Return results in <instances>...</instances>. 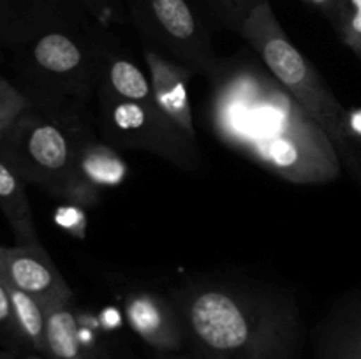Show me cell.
Listing matches in <instances>:
<instances>
[{
  "label": "cell",
  "mask_w": 361,
  "mask_h": 359,
  "mask_svg": "<svg viewBox=\"0 0 361 359\" xmlns=\"http://www.w3.org/2000/svg\"><path fill=\"white\" fill-rule=\"evenodd\" d=\"M126 7L141 44L157 49L194 74H210L219 56L207 21L190 0H126Z\"/></svg>",
  "instance_id": "52a82bcc"
},
{
  "label": "cell",
  "mask_w": 361,
  "mask_h": 359,
  "mask_svg": "<svg viewBox=\"0 0 361 359\" xmlns=\"http://www.w3.org/2000/svg\"><path fill=\"white\" fill-rule=\"evenodd\" d=\"M141 48H143L145 63H147L148 73H150L152 90H154L159 108L175 122V125L190 141L197 143L189 92H187V84H189L194 73L183 67L182 63L159 53L157 49L150 48V46L141 44Z\"/></svg>",
  "instance_id": "4fadbf2b"
},
{
  "label": "cell",
  "mask_w": 361,
  "mask_h": 359,
  "mask_svg": "<svg viewBox=\"0 0 361 359\" xmlns=\"http://www.w3.org/2000/svg\"><path fill=\"white\" fill-rule=\"evenodd\" d=\"M0 60H2V55H0Z\"/></svg>",
  "instance_id": "f1b7e54d"
},
{
  "label": "cell",
  "mask_w": 361,
  "mask_h": 359,
  "mask_svg": "<svg viewBox=\"0 0 361 359\" xmlns=\"http://www.w3.org/2000/svg\"><path fill=\"white\" fill-rule=\"evenodd\" d=\"M348 130L353 139L361 144V108L348 109Z\"/></svg>",
  "instance_id": "cb8c5ba5"
},
{
  "label": "cell",
  "mask_w": 361,
  "mask_h": 359,
  "mask_svg": "<svg viewBox=\"0 0 361 359\" xmlns=\"http://www.w3.org/2000/svg\"><path fill=\"white\" fill-rule=\"evenodd\" d=\"M101 83L123 99L159 106L155 101L154 90H152L150 80L126 53L118 51L111 41L106 49Z\"/></svg>",
  "instance_id": "2e32d148"
},
{
  "label": "cell",
  "mask_w": 361,
  "mask_h": 359,
  "mask_svg": "<svg viewBox=\"0 0 361 359\" xmlns=\"http://www.w3.org/2000/svg\"><path fill=\"white\" fill-rule=\"evenodd\" d=\"M90 359H111V358H109V355H104V354H97V355H94V358H90Z\"/></svg>",
  "instance_id": "83f0119b"
},
{
  "label": "cell",
  "mask_w": 361,
  "mask_h": 359,
  "mask_svg": "<svg viewBox=\"0 0 361 359\" xmlns=\"http://www.w3.org/2000/svg\"><path fill=\"white\" fill-rule=\"evenodd\" d=\"M28 108H30V101L25 92L0 76V115L14 122Z\"/></svg>",
  "instance_id": "44dd1931"
},
{
  "label": "cell",
  "mask_w": 361,
  "mask_h": 359,
  "mask_svg": "<svg viewBox=\"0 0 361 359\" xmlns=\"http://www.w3.org/2000/svg\"><path fill=\"white\" fill-rule=\"evenodd\" d=\"M0 277L13 287L34 296L42 306L73 301L69 284L41 243L0 245Z\"/></svg>",
  "instance_id": "9c48e42d"
},
{
  "label": "cell",
  "mask_w": 361,
  "mask_h": 359,
  "mask_svg": "<svg viewBox=\"0 0 361 359\" xmlns=\"http://www.w3.org/2000/svg\"><path fill=\"white\" fill-rule=\"evenodd\" d=\"M101 27L129 23L126 0H74Z\"/></svg>",
  "instance_id": "ffe728a7"
},
{
  "label": "cell",
  "mask_w": 361,
  "mask_h": 359,
  "mask_svg": "<svg viewBox=\"0 0 361 359\" xmlns=\"http://www.w3.org/2000/svg\"><path fill=\"white\" fill-rule=\"evenodd\" d=\"M187 352L201 359H303L309 340L289 289L247 277L192 278L169 292Z\"/></svg>",
  "instance_id": "7a4b0ae2"
},
{
  "label": "cell",
  "mask_w": 361,
  "mask_h": 359,
  "mask_svg": "<svg viewBox=\"0 0 361 359\" xmlns=\"http://www.w3.org/2000/svg\"><path fill=\"white\" fill-rule=\"evenodd\" d=\"M94 115L56 116L30 106L0 139V157L25 180L62 199L80 144L95 136Z\"/></svg>",
  "instance_id": "5b68a950"
},
{
  "label": "cell",
  "mask_w": 361,
  "mask_h": 359,
  "mask_svg": "<svg viewBox=\"0 0 361 359\" xmlns=\"http://www.w3.org/2000/svg\"><path fill=\"white\" fill-rule=\"evenodd\" d=\"M56 222L78 238L85 234V215L81 206L66 203V206L60 208L59 213H56Z\"/></svg>",
  "instance_id": "7402d4cb"
},
{
  "label": "cell",
  "mask_w": 361,
  "mask_h": 359,
  "mask_svg": "<svg viewBox=\"0 0 361 359\" xmlns=\"http://www.w3.org/2000/svg\"><path fill=\"white\" fill-rule=\"evenodd\" d=\"M127 172L129 168L118 150L95 134L78 148L73 180L62 201L81 208L95 206L102 190L120 185L127 178Z\"/></svg>",
  "instance_id": "8fae6325"
},
{
  "label": "cell",
  "mask_w": 361,
  "mask_h": 359,
  "mask_svg": "<svg viewBox=\"0 0 361 359\" xmlns=\"http://www.w3.org/2000/svg\"><path fill=\"white\" fill-rule=\"evenodd\" d=\"M94 106L99 136L116 150L147 151L183 171L200 169L197 143L190 141L159 106L123 99L102 83Z\"/></svg>",
  "instance_id": "8992f818"
},
{
  "label": "cell",
  "mask_w": 361,
  "mask_h": 359,
  "mask_svg": "<svg viewBox=\"0 0 361 359\" xmlns=\"http://www.w3.org/2000/svg\"><path fill=\"white\" fill-rule=\"evenodd\" d=\"M334 27L342 42L361 58V0H341Z\"/></svg>",
  "instance_id": "d6986e66"
},
{
  "label": "cell",
  "mask_w": 361,
  "mask_h": 359,
  "mask_svg": "<svg viewBox=\"0 0 361 359\" xmlns=\"http://www.w3.org/2000/svg\"><path fill=\"white\" fill-rule=\"evenodd\" d=\"M109 37L95 21L39 35L20 53L30 106L51 115L94 113Z\"/></svg>",
  "instance_id": "3957f363"
},
{
  "label": "cell",
  "mask_w": 361,
  "mask_h": 359,
  "mask_svg": "<svg viewBox=\"0 0 361 359\" xmlns=\"http://www.w3.org/2000/svg\"><path fill=\"white\" fill-rule=\"evenodd\" d=\"M240 35L307 115L326 132L341 157L342 168L361 189V144L348 130V108L338 102L319 70L286 35L268 0H261L254 7L240 28Z\"/></svg>",
  "instance_id": "277c9868"
},
{
  "label": "cell",
  "mask_w": 361,
  "mask_h": 359,
  "mask_svg": "<svg viewBox=\"0 0 361 359\" xmlns=\"http://www.w3.org/2000/svg\"><path fill=\"white\" fill-rule=\"evenodd\" d=\"M0 327L4 329H13L14 333L20 334V327L16 324V317H14L13 305H11V298L7 294V289L4 285L2 278H0Z\"/></svg>",
  "instance_id": "603a6c76"
},
{
  "label": "cell",
  "mask_w": 361,
  "mask_h": 359,
  "mask_svg": "<svg viewBox=\"0 0 361 359\" xmlns=\"http://www.w3.org/2000/svg\"><path fill=\"white\" fill-rule=\"evenodd\" d=\"M208 125L222 144L296 185L341 176L334 143L256 51L219 56L208 74Z\"/></svg>",
  "instance_id": "6da1fadb"
},
{
  "label": "cell",
  "mask_w": 361,
  "mask_h": 359,
  "mask_svg": "<svg viewBox=\"0 0 361 359\" xmlns=\"http://www.w3.org/2000/svg\"><path fill=\"white\" fill-rule=\"evenodd\" d=\"M154 359H201L192 352H176V354H161V352H154Z\"/></svg>",
  "instance_id": "484cf974"
},
{
  "label": "cell",
  "mask_w": 361,
  "mask_h": 359,
  "mask_svg": "<svg viewBox=\"0 0 361 359\" xmlns=\"http://www.w3.org/2000/svg\"><path fill=\"white\" fill-rule=\"evenodd\" d=\"M123 313L130 329L154 352H185V331L175 303L169 294L136 289L123 298Z\"/></svg>",
  "instance_id": "30bf717a"
},
{
  "label": "cell",
  "mask_w": 361,
  "mask_h": 359,
  "mask_svg": "<svg viewBox=\"0 0 361 359\" xmlns=\"http://www.w3.org/2000/svg\"><path fill=\"white\" fill-rule=\"evenodd\" d=\"M46 344L53 359H90L80 336V320L74 313L73 301H60L44 306Z\"/></svg>",
  "instance_id": "9a60e30c"
},
{
  "label": "cell",
  "mask_w": 361,
  "mask_h": 359,
  "mask_svg": "<svg viewBox=\"0 0 361 359\" xmlns=\"http://www.w3.org/2000/svg\"><path fill=\"white\" fill-rule=\"evenodd\" d=\"M312 359H361V287L338 296L309 333Z\"/></svg>",
  "instance_id": "7c38bea8"
},
{
  "label": "cell",
  "mask_w": 361,
  "mask_h": 359,
  "mask_svg": "<svg viewBox=\"0 0 361 359\" xmlns=\"http://www.w3.org/2000/svg\"><path fill=\"white\" fill-rule=\"evenodd\" d=\"M303 2L310 4V6H314V7H317V9H319L321 13H323L324 16H326L328 20L334 23L335 14H337V9H338V4H341V0H303Z\"/></svg>",
  "instance_id": "d4e9b609"
},
{
  "label": "cell",
  "mask_w": 361,
  "mask_h": 359,
  "mask_svg": "<svg viewBox=\"0 0 361 359\" xmlns=\"http://www.w3.org/2000/svg\"><path fill=\"white\" fill-rule=\"evenodd\" d=\"M11 123H13V120H9V118H6V116L0 115V139H2L4 134H6V130L11 127Z\"/></svg>",
  "instance_id": "4316f807"
},
{
  "label": "cell",
  "mask_w": 361,
  "mask_h": 359,
  "mask_svg": "<svg viewBox=\"0 0 361 359\" xmlns=\"http://www.w3.org/2000/svg\"><path fill=\"white\" fill-rule=\"evenodd\" d=\"M0 211L6 217L16 245H39L37 229L30 201L25 190V180L0 157Z\"/></svg>",
  "instance_id": "5bb4252c"
},
{
  "label": "cell",
  "mask_w": 361,
  "mask_h": 359,
  "mask_svg": "<svg viewBox=\"0 0 361 359\" xmlns=\"http://www.w3.org/2000/svg\"><path fill=\"white\" fill-rule=\"evenodd\" d=\"M192 2L207 25H217L219 28H228L240 34L242 25L261 0H192Z\"/></svg>",
  "instance_id": "ac0fdd59"
},
{
  "label": "cell",
  "mask_w": 361,
  "mask_h": 359,
  "mask_svg": "<svg viewBox=\"0 0 361 359\" xmlns=\"http://www.w3.org/2000/svg\"><path fill=\"white\" fill-rule=\"evenodd\" d=\"M2 278V277H0ZM4 285L7 289V294L11 298L16 324L20 327L21 338L32 345L35 351H41L42 354H48V344H46V310L34 296L13 287L2 278ZM49 355V354H48Z\"/></svg>",
  "instance_id": "e0dca14e"
},
{
  "label": "cell",
  "mask_w": 361,
  "mask_h": 359,
  "mask_svg": "<svg viewBox=\"0 0 361 359\" xmlns=\"http://www.w3.org/2000/svg\"><path fill=\"white\" fill-rule=\"evenodd\" d=\"M94 21L74 0H0V42L20 49L49 30Z\"/></svg>",
  "instance_id": "ba28073f"
}]
</instances>
